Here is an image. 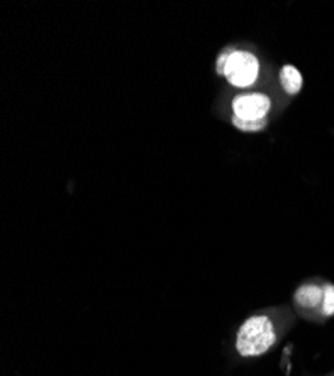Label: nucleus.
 <instances>
[{
    "label": "nucleus",
    "instance_id": "f257e3e1",
    "mask_svg": "<svg viewBox=\"0 0 334 376\" xmlns=\"http://www.w3.org/2000/svg\"><path fill=\"white\" fill-rule=\"evenodd\" d=\"M276 343V330L270 318L257 315L244 320L237 334L235 348L242 357H258Z\"/></svg>",
    "mask_w": 334,
    "mask_h": 376
},
{
    "label": "nucleus",
    "instance_id": "f03ea898",
    "mask_svg": "<svg viewBox=\"0 0 334 376\" xmlns=\"http://www.w3.org/2000/svg\"><path fill=\"white\" fill-rule=\"evenodd\" d=\"M222 75L234 88H250L258 80L259 60L253 53L244 50H233L227 59Z\"/></svg>",
    "mask_w": 334,
    "mask_h": 376
},
{
    "label": "nucleus",
    "instance_id": "7ed1b4c3",
    "mask_svg": "<svg viewBox=\"0 0 334 376\" xmlns=\"http://www.w3.org/2000/svg\"><path fill=\"white\" fill-rule=\"evenodd\" d=\"M272 107V101L261 92L240 93L233 99V112L235 117L244 121H261L266 119Z\"/></svg>",
    "mask_w": 334,
    "mask_h": 376
},
{
    "label": "nucleus",
    "instance_id": "20e7f679",
    "mask_svg": "<svg viewBox=\"0 0 334 376\" xmlns=\"http://www.w3.org/2000/svg\"><path fill=\"white\" fill-rule=\"evenodd\" d=\"M294 300L301 307L306 309H315L318 305H322V300H324V291L322 287H320L318 285L309 283V285H303L300 286L296 294H294Z\"/></svg>",
    "mask_w": 334,
    "mask_h": 376
},
{
    "label": "nucleus",
    "instance_id": "39448f33",
    "mask_svg": "<svg viewBox=\"0 0 334 376\" xmlns=\"http://www.w3.org/2000/svg\"><path fill=\"white\" fill-rule=\"evenodd\" d=\"M279 80L282 89L288 95H297L301 91V86H303V77H301V73L294 65H285L281 69Z\"/></svg>",
    "mask_w": 334,
    "mask_h": 376
},
{
    "label": "nucleus",
    "instance_id": "423d86ee",
    "mask_svg": "<svg viewBox=\"0 0 334 376\" xmlns=\"http://www.w3.org/2000/svg\"><path fill=\"white\" fill-rule=\"evenodd\" d=\"M233 125L237 130L244 131V132H257L267 127V117L261 121H244V119H240V117L233 116Z\"/></svg>",
    "mask_w": 334,
    "mask_h": 376
},
{
    "label": "nucleus",
    "instance_id": "0eeeda50",
    "mask_svg": "<svg viewBox=\"0 0 334 376\" xmlns=\"http://www.w3.org/2000/svg\"><path fill=\"white\" fill-rule=\"evenodd\" d=\"M324 300H322V313L325 316L334 315V286L325 285L322 287Z\"/></svg>",
    "mask_w": 334,
    "mask_h": 376
},
{
    "label": "nucleus",
    "instance_id": "6e6552de",
    "mask_svg": "<svg viewBox=\"0 0 334 376\" xmlns=\"http://www.w3.org/2000/svg\"><path fill=\"white\" fill-rule=\"evenodd\" d=\"M233 50L231 49H227L225 51H222L220 53V56L218 58V62H216V69H218V73L222 74L224 73V68H225V64H227V59L229 56V53H231Z\"/></svg>",
    "mask_w": 334,
    "mask_h": 376
}]
</instances>
